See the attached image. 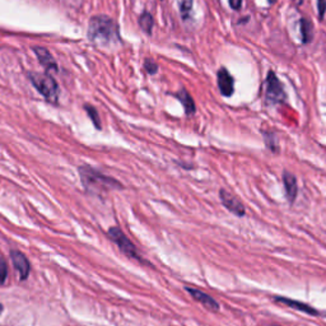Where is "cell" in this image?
Instances as JSON below:
<instances>
[{"instance_id": "cell-8", "label": "cell", "mask_w": 326, "mask_h": 326, "mask_svg": "<svg viewBox=\"0 0 326 326\" xmlns=\"http://www.w3.org/2000/svg\"><path fill=\"white\" fill-rule=\"evenodd\" d=\"M32 50H33L37 60L46 69V71H49V73L50 71H54V73L58 71V64H56L55 59H54V56L51 55V52L49 50L41 46H33Z\"/></svg>"}, {"instance_id": "cell-11", "label": "cell", "mask_w": 326, "mask_h": 326, "mask_svg": "<svg viewBox=\"0 0 326 326\" xmlns=\"http://www.w3.org/2000/svg\"><path fill=\"white\" fill-rule=\"evenodd\" d=\"M275 301H277L278 303H283V305L289 306V307L295 308V310L301 311V312L307 313V315H311V316H317L318 315L317 310H315L313 307H311V306L307 305V303L301 302V301L291 300V298H287V297H279V296H277V297H275Z\"/></svg>"}, {"instance_id": "cell-23", "label": "cell", "mask_w": 326, "mask_h": 326, "mask_svg": "<svg viewBox=\"0 0 326 326\" xmlns=\"http://www.w3.org/2000/svg\"><path fill=\"white\" fill-rule=\"evenodd\" d=\"M3 310H4L3 305H2V303H0V315H2V313H3Z\"/></svg>"}, {"instance_id": "cell-19", "label": "cell", "mask_w": 326, "mask_h": 326, "mask_svg": "<svg viewBox=\"0 0 326 326\" xmlns=\"http://www.w3.org/2000/svg\"><path fill=\"white\" fill-rule=\"evenodd\" d=\"M144 69H146V71L148 74H156L157 71H158V64L154 63L153 60H151V59H147L146 61H144Z\"/></svg>"}, {"instance_id": "cell-9", "label": "cell", "mask_w": 326, "mask_h": 326, "mask_svg": "<svg viewBox=\"0 0 326 326\" xmlns=\"http://www.w3.org/2000/svg\"><path fill=\"white\" fill-rule=\"evenodd\" d=\"M216 79H218V88H220L221 93L225 97L232 96L233 91H235V79L231 76L230 71L226 68H221L216 74Z\"/></svg>"}, {"instance_id": "cell-24", "label": "cell", "mask_w": 326, "mask_h": 326, "mask_svg": "<svg viewBox=\"0 0 326 326\" xmlns=\"http://www.w3.org/2000/svg\"><path fill=\"white\" fill-rule=\"evenodd\" d=\"M268 2H269V4H274L277 0H268Z\"/></svg>"}, {"instance_id": "cell-25", "label": "cell", "mask_w": 326, "mask_h": 326, "mask_svg": "<svg viewBox=\"0 0 326 326\" xmlns=\"http://www.w3.org/2000/svg\"><path fill=\"white\" fill-rule=\"evenodd\" d=\"M273 326H279V325H273Z\"/></svg>"}, {"instance_id": "cell-7", "label": "cell", "mask_w": 326, "mask_h": 326, "mask_svg": "<svg viewBox=\"0 0 326 326\" xmlns=\"http://www.w3.org/2000/svg\"><path fill=\"white\" fill-rule=\"evenodd\" d=\"M220 198L223 205H225L231 213H233L235 215H238V216L245 215V206H243V204L241 203L235 195H232V194L228 193V191L226 190H221Z\"/></svg>"}, {"instance_id": "cell-15", "label": "cell", "mask_w": 326, "mask_h": 326, "mask_svg": "<svg viewBox=\"0 0 326 326\" xmlns=\"http://www.w3.org/2000/svg\"><path fill=\"white\" fill-rule=\"evenodd\" d=\"M139 26H140V28L143 29L144 33L147 34H151L152 33V29H153V24H154V19L153 17H152L151 13H148V12H143V13L140 14V17H139Z\"/></svg>"}, {"instance_id": "cell-5", "label": "cell", "mask_w": 326, "mask_h": 326, "mask_svg": "<svg viewBox=\"0 0 326 326\" xmlns=\"http://www.w3.org/2000/svg\"><path fill=\"white\" fill-rule=\"evenodd\" d=\"M287 98L284 88L279 82L278 77L273 70H270L266 77V101L269 103H280Z\"/></svg>"}, {"instance_id": "cell-3", "label": "cell", "mask_w": 326, "mask_h": 326, "mask_svg": "<svg viewBox=\"0 0 326 326\" xmlns=\"http://www.w3.org/2000/svg\"><path fill=\"white\" fill-rule=\"evenodd\" d=\"M79 173H81L82 183L87 189H101V188H120V184L115 181L114 178L103 176L99 173L98 171L93 170L91 167H81L79 168Z\"/></svg>"}, {"instance_id": "cell-14", "label": "cell", "mask_w": 326, "mask_h": 326, "mask_svg": "<svg viewBox=\"0 0 326 326\" xmlns=\"http://www.w3.org/2000/svg\"><path fill=\"white\" fill-rule=\"evenodd\" d=\"M301 26V37H302L303 44H310L312 41V23L306 18L300 21Z\"/></svg>"}, {"instance_id": "cell-4", "label": "cell", "mask_w": 326, "mask_h": 326, "mask_svg": "<svg viewBox=\"0 0 326 326\" xmlns=\"http://www.w3.org/2000/svg\"><path fill=\"white\" fill-rule=\"evenodd\" d=\"M108 236H110L111 240L118 245V247L120 248L121 252L125 253L128 258L134 259V260L141 261L140 255H139L138 250L134 246V243L131 242L130 240L128 238V236L123 232L119 227H111L108 230Z\"/></svg>"}, {"instance_id": "cell-17", "label": "cell", "mask_w": 326, "mask_h": 326, "mask_svg": "<svg viewBox=\"0 0 326 326\" xmlns=\"http://www.w3.org/2000/svg\"><path fill=\"white\" fill-rule=\"evenodd\" d=\"M84 110L87 111V115L89 116V119L92 120V123H93V125L96 126V129H101V120H99V116H98V113H97V110L94 108L93 106H91V104H86L84 106Z\"/></svg>"}, {"instance_id": "cell-20", "label": "cell", "mask_w": 326, "mask_h": 326, "mask_svg": "<svg viewBox=\"0 0 326 326\" xmlns=\"http://www.w3.org/2000/svg\"><path fill=\"white\" fill-rule=\"evenodd\" d=\"M264 136H265V141H266V146H268V148L271 149V151L277 152L278 146H277V143H275V136L273 135L271 133L264 134Z\"/></svg>"}, {"instance_id": "cell-10", "label": "cell", "mask_w": 326, "mask_h": 326, "mask_svg": "<svg viewBox=\"0 0 326 326\" xmlns=\"http://www.w3.org/2000/svg\"><path fill=\"white\" fill-rule=\"evenodd\" d=\"M185 291L196 301V302L201 303V305L205 306V307L209 308V310L214 311V312H215V311H220L221 308L220 303L216 302L213 297H210L209 295L204 293L203 291L196 289V288H191V287H185Z\"/></svg>"}, {"instance_id": "cell-1", "label": "cell", "mask_w": 326, "mask_h": 326, "mask_svg": "<svg viewBox=\"0 0 326 326\" xmlns=\"http://www.w3.org/2000/svg\"><path fill=\"white\" fill-rule=\"evenodd\" d=\"M88 40L94 44L111 45L114 42H120L119 24L111 17L104 14H97L91 17L88 22Z\"/></svg>"}, {"instance_id": "cell-2", "label": "cell", "mask_w": 326, "mask_h": 326, "mask_svg": "<svg viewBox=\"0 0 326 326\" xmlns=\"http://www.w3.org/2000/svg\"><path fill=\"white\" fill-rule=\"evenodd\" d=\"M28 78L34 88L39 91L41 96L50 103L56 104L60 97V88L56 81L50 76L49 73H36V71H29Z\"/></svg>"}, {"instance_id": "cell-13", "label": "cell", "mask_w": 326, "mask_h": 326, "mask_svg": "<svg viewBox=\"0 0 326 326\" xmlns=\"http://www.w3.org/2000/svg\"><path fill=\"white\" fill-rule=\"evenodd\" d=\"M176 98L178 99V101L183 103L184 108H185V114L188 116H191L195 114L196 111V107H195V102H194L193 97L190 96V93H189L186 89H183V91L177 92V93L175 94Z\"/></svg>"}, {"instance_id": "cell-12", "label": "cell", "mask_w": 326, "mask_h": 326, "mask_svg": "<svg viewBox=\"0 0 326 326\" xmlns=\"http://www.w3.org/2000/svg\"><path fill=\"white\" fill-rule=\"evenodd\" d=\"M283 183H284V188H285V194L288 196V200L291 203L296 200L298 194V185H297V180H296L295 175L289 172H284L283 173Z\"/></svg>"}, {"instance_id": "cell-18", "label": "cell", "mask_w": 326, "mask_h": 326, "mask_svg": "<svg viewBox=\"0 0 326 326\" xmlns=\"http://www.w3.org/2000/svg\"><path fill=\"white\" fill-rule=\"evenodd\" d=\"M8 277V266H7L6 260L0 258V284H3Z\"/></svg>"}, {"instance_id": "cell-16", "label": "cell", "mask_w": 326, "mask_h": 326, "mask_svg": "<svg viewBox=\"0 0 326 326\" xmlns=\"http://www.w3.org/2000/svg\"><path fill=\"white\" fill-rule=\"evenodd\" d=\"M193 3H194V0H177L181 17H183L184 19H188L189 14H190L191 11H193Z\"/></svg>"}, {"instance_id": "cell-6", "label": "cell", "mask_w": 326, "mask_h": 326, "mask_svg": "<svg viewBox=\"0 0 326 326\" xmlns=\"http://www.w3.org/2000/svg\"><path fill=\"white\" fill-rule=\"evenodd\" d=\"M11 259L12 263H13L14 268L18 271L19 278L22 280H26L28 278L29 273H31V265H29L28 259L26 258L24 253H22L21 251L12 250L11 251Z\"/></svg>"}, {"instance_id": "cell-22", "label": "cell", "mask_w": 326, "mask_h": 326, "mask_svg": "<svg viewBox=\"0 0 326 326\" xmlns=\"http://www.w3.org/2000/svg\"><path fill=\"white\" fill-rule=\"evenodd\" d=\"M228 3L233 11H240L241 7H242V0H228Z\"/></svg>"}, {"instance_id": "cell-21", "label": "cell", "mask_w": 326, "mask_h": 326, "mask_svg": "<svg viewBox=\"0 0 326 326\" xmlns=\"http://www.w3.org/2000/svg\"><path fill=\"white\" fill-rule=\"evenodd\" d=\"M317 11H318V18L323 19L326 12V0H317Z\"/></svg>"}]
</instances>
